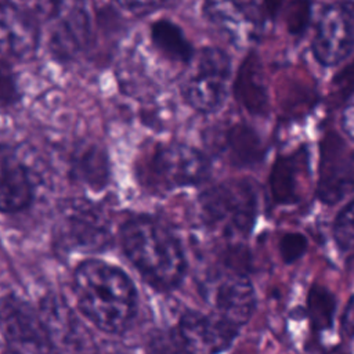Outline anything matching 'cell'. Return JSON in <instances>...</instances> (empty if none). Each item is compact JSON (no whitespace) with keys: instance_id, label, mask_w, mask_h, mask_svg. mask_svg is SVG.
Listing matches in <instances>:
<instances>
[{"instance_id":"obj_19","label":"cell","mask_w":354,"mask_h":354,"mask_svg":"<svg viewBox=\"0 0 354 354\" xmlns=\"http://www.w3.org/2000/svg\"><path fill=\"white\" fill-rule=\"evenodd\" d=\"M86 33V15L80 10H68L57 19L51 33V46L58 54H71L83 46Z\"/></svg>"},{"instance_id":"obj_28","label":"cell","mask_w":354,"mask_h":354,"mask_svg":"<svg viewBox=\"0 0 354 354\" xmlns=\"http://www.w3.org/2000/svg\"><path fill=\"white\" fill-rule=\"evenodd\" d=\"M342 329L344 335L354 337V296L346 304V308L342 315Z\"/></svg>"},{"instance_id":"obj_1","label":"cell","mask_w":354,"mask_h":354,"mask_svg":"<svg viewBox=\"0 0 354 354\" xmlns=\"http://www.w3.org/2000/svg\"><path fill=\"white\" fill-rule=\"evenodd\" d=\"M73 289L80 313L106 333H122L137 313V290L118 267L90 259L73 275Z\"/></svg>"},{"instance_id":"obj_26","label":"cell","mask_w":354,"mask_h":354,"mask_svg":"<svg viewBox=\"0 0 354 354\" xmlns=\"http://www.w3.org/2000/svg\"><path fill=\"white\" fill-rule=\"evenodd\" d=\"M15 80L11 68L0 59V101L11 102L15 98Z\"/></svg>"},{"instance_id":"obj_7","label":"cell","mask_w":354,"mask_h":354,"mask_svg":"<svg viewBox=\"0 0 354 354\" xmlns=\"http://www.w3.org/2000/svg\"><path fill=\"white\" fill-rule=\"evenodd\" d=\"M57 235L66 249L101 250L111 242V224L94 203L66 201L59 206Z\"/></svg>"},{"instance_id":"obj_18","label":"cell","mask_w":354,"mask_h":354,"mask_svg":"<svg viewBox=\"0 0 354 354\" xmlns=\"http://www.w3.org/2000/svg\"><path fill=\"white\" fill-rule=\"evenodd\" d=\"M151 40L155 48L169 61L187 64L194 57V48L183 29L169 19H158L151 26Z\"/></svg>"},{"instance_id":"obj_21","label":"cell","mask_w":354,"mask_h":354,"mask_svg":"<svg viewBox=\"0 0 354 354\" xmlns=\"http://www.w3.org/2000/svg\"><path fill=\"white\" fill-rule=\"evenodd\" d=\"M306 310L313 329L318 333L325 332L333 325L336 299L328 288L314 283L307 293Z\"/></svg>"},{"instance_id":"obj_4","label":"cell","mask_w":354,"mask_h":354,"mask_svg":"<svg viewBox=\"0 0 354 354\" xmlns=\"http://www.w3.org/2000/svg\"><path fill=\"white\" fill-rule=\"evenodd\" d=\"M205 223L227 236L250 232L259 213V195L249 180H228L205 189L199 195Z\"/></svg>"},{"instance_id":"obj_2","label":"cell","mask_w":354,"mask_h":354,"mask_svg":"<svg viewBox=\"0 0 354 354\" xmlns=\"http://www.w3.org/2000/svg\"><path fill=\"white\" fill-rule=\"evenodd\" d=\"M122 248L142 278L155 289L177 288L187 271V260L177 236L149 216H136L120 228Z\"/></svg>"},{"instance_id":"obj_29","label":"cell","mask_w":354,"mask_h":354,"mask_svg":"<svg viewBox=\"0 0 354 354\" xmlns=\"http://www.w3.org/2000/svg\"><path fill=\"white\" fill-rule=\"evenodd\" d=\"M340 6H342V8L346 11V14H347V17H348V19H350L353 32H354V3H342Z\"/></svg>"},{"instance_id":"obj_12","label":"cell","mask_w":354,"mask_h":354,"mask_svg":"<svg viewBox=\"0 0 354 354\" xmlns=\"http://www.w3.org/2000/svg\"><path fill=\"white\" fill-rule=\"evenodd\" d=\"M209 300L216 310V317L239 329L245 325L256 306V295L252 282L245 274L231 272L209 289Z\"/></svg>"},{"instance_id":"obj_22","label":"cell","mask_w":354,"mask_h":354,"mask_svg":"<svg viewBox=\"0 0 354 354\" xmlns=\"http://www.w3.org/2000/svg\"><path fill=\"white\" fill-rule=\"evenodd\" d=\"M333 238L340 249H354V199L336 216L333 223Z\"/></svg>"},{"instance_id":"obj_20","label":"cell","mask_w":354,"mask_h":354,"mask_svg":"<svg viewBox=\"0 0 354 354\" xmlns=\"http://www.w3.org/2000/svg\"><path fill=\"white\" fill-rule=\"evenodd\" d=\"M73 174L90 185L93 189H101L108 181V159L106 155L95 145H86L73 156Z\"/></svg>"},{"instance_id":"obj_16","label":"cell","mask_w":354,"mask_h":354,"mask_svg":"<svg viewBox=\"0 0 354 354\" xmlns=\"http://www.w3.org/2000/svg\"><path fill=\"white\" fill-rule=\"evenodd\" d=\"M221 151L227 160L236 167L254 166L266 155L259 133L245 123H235L225 131Z\"/></svg>"},{"instance_id":"obj_10","label":"cell","mask_w":354,"mask_h":354,"mask_svg":"<svg viewBox=\"0 0 354 354\" xmlns=\"http://www.w3.org/2000/svg\"><path fill=\"white\" fill-rule=\"evenodd\" d=\"M176 333L188 354H221L232 344L238 329L216 315L187 310Z\"/></svg>"},{"instance_id":"obj_11","label":"cell","mask_w":354,"mask_h":354,"mask_svg":"<svg viewBox=\"0 0 354 354\" xmlns=\"http://www.w3.org/2000/svg\"><path fill=\"white\" fill-rule=\"evenodd\" d=\"M353 43L354 32L342 6H324L313 39V53L317 61L324 66L339 65L351 53Z\"/></svg>"},{"instance_id":"obj_5","label":"cell","mask_w":354,"mask_h":354,"mask_svg":"<svg viewBox=\"0 0 354 354\" xmlns=\"http://www.w3.org/2000/svg\"><path fill=\"white\" fill-rule=\"evenodd\" d=\"M231 79L230 55L217 47H206L195 58L181 93L189 106L212 113L224 104Z\"/></svg>"},{"instance_id":"obj_15","label":"cell","mask_w":354,"mask_h":354,"mask_svg":"<svg viewBox=\"0 0 354 354\" xmlns=\"http://www.w3.org/2000/svg\"><path fill=\"white\" fill-rule=\"evenodd\" d=\"M234 94L236 101L249 113L263 116L268 112L270 100L266 76L256 53H250L242 61L236 72Z\"/></svg>"},{"instance_id":"obj_13","label":"cell","mask_w":354,"mask_h":354,"mask_svg":"<svg viewBox=\"0 0 354 354\" xmlns=\"http://www.w3.org/2000/svg\"><path fill=\"white\" fill-rule=\"evenodd\" d=\"M37 41L33 17L15 4L0 3V55L26 59L36 51Z\"/></svg>"},{"instance_id":"obj_9","label":"cell","mask_w":354,"mask_h":354,"mask_svg":"<svg viewBox=\"0 0 354 354\" xmlns=\"http://www.w3.org/2000/svg\"><path fill=\"white\" fill-rule=\"evenodd\" d=\"M319 149L317 196L333 205L354 191V149L335 133L325 134Z\"/></svg>"},{"instance_id":"obj_27","label":"cell","mask_w":354,"mask_h":354,"mask_svg":"<svg viewBox=\"0 0 354 354\" xmlns=\"http://www.w3.org/2000/svg\"><path fill=\"white\" fill-rule=\"evenodd\" d=\"M342 127L344 133L354 140V91L347 97L346 105L342 112Z\"/></svg>"},{"instance_id":"obj_30","label":"cell","mask_w":354,"mask_h":354,"mask_svg":"<svg viewBox=\"0 0 354 354\" xmlns=\"http://www.w3.org/2000/svg\"><path fill=\"white\" fill-rule=\"evenodd\" d=\"M328 354H347V353L340 351V350H335V351H330V353H328Z\"/></svg>"},{"instance_id":"obj_6","label":"cell","mask_w":354,"mask_h":354,"mask_svg":"<svg viewBox=\"0 0 354 354\" xmlns=\"http://www.w3.org/2000/svg\"><path fill=\"white\" fill-rule=\"evenodd\" d=\"M0 332L11 354H53V343L41 315L17 296L0 300Z\"/></svg>"},{"instance_id":"obj_23","label":"cell","mask_w":354,"mask_h":354,"mask_svg":"<svg viewBox=\"0 0 354 354\" xmlns=\"http://www.w3.org/2000/svg\"><path fill=\"white\" fill-rule=\"evenodd\" d=\"M147 354H188L176 332H156L151 336Z\"/></svg>"},{"instance_id":"obj_25","label":"cell","mask_w":354,"mask_h":354,"mask_svg":"<svg viewBox=\"0 0 354 354\" xmlns=\"http://www.w3.org/2000/svg\"><path fill=\"white\" fill-rule=\"evenodd\" d=\"M310 18V4L308 3H293L288 10L286 24L292 35H299L306 29Z\"/></svg>"},{"instance_id":"obj_14","label":"cell","mask_w":354,"mask_h":354,"mask_svg":"<svg viewBox=\"0 0 354 354\" xmlns=\"http://www.w3.org/2000/svg\"><path fill=\"white\" fill-rule=\"evenodd\" d=\"M32 201L28 171L15 152L0 145V212H18Z\"/></svg>"},{"instance_id":"obj_24","label":"cell","mask_w":354,"mask_h":354,"mask_svg":"<svg viewBox=\"0 0 354 354\" xmlns=\"http://www.w3.org/2000/svg\"><path fill=\"white\" fill-rule=\"evenodd\" d=\"M307 250V239L300 232H286L279 241V253L286 264L299 260Z\"/></svg>"},{"instance_id":"obj_3","label":"cell","mask_w":354,"mask_h":354,"mask_svg":"<svg viewBox=\"0 0 354 354\" xmlns=\"http://www.w3.org/2000/svg\"><path fill=\"white\" fill-rule=\"evenodd\" d=\"M209 174L207 158L196 148L180 142L156 144L137 163V177L152 194L199 185Z\"/></svg>"},{"instance_id":"obj_8","label":"cell","mask_w":354,"mask_h":354,"mask_svg":"<svg viewBox=\"0 0 354 354\" xmlns=\"http://www.w3.org/2000/svg\"><path fill=\"white\" fill-rule=\"evenodd\" d=\"M279 3L207 1L203 15L236 47H245L261 29L263 21L272 17Z\"/></svg>"},{"instance_id":"obj_17","label":"cell","mask_w":354,"mask_h":354,"mask_svg":"<svg viewBox=\"0 0 354 354\" xmlns=\"http://www.w3.org/2000/svg\"><path fill=\"white\" fill-rule=\"evenodd\" d=\"M307 156L306 151H300L275 159L270 171V189L277 203L292 205L299 201L300 174L301 167L307 166Z\"/></svg>"}]
</instances>
